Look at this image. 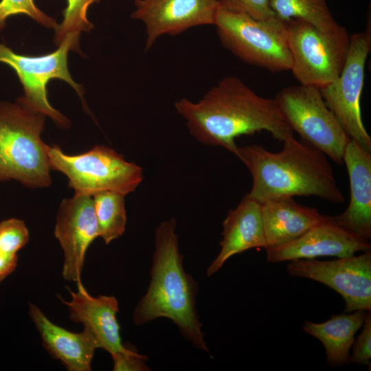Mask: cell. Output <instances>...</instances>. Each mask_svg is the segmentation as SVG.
<instances>
[{"instance_id":"obj_14","label":"cell","mask_w":371,"mask_h":371,"mask_svg":"<svg viewBox=\"0 0 371 371\" xmlns=\"http://www.w3.org/2000/svg\"><path fill=\"white\" fill-rule=\"evenodd\" d=\"M370 249L369 240L341 227L327 215L297 238L265 249L267 261L273 263L320 256L348 257Z\"/></svg>"},{"instance_id":"obj_15","label":"cell","mask_w":371,"mask_h":371,"mask_svg":"<svg viewBox=\"0 0 371 371\" xmlns=\"http://www.w3.org/2000/svg\"><path fill=\"white\" fill-rule=\"evenodd\" d=\"M76 292L69 290L71 300L61 299L68 306L69 319L81 323L97 340L100 348L111 355L117 352H128L131 349L124 346L120 336V326L117 319L118 302L114 296L91 295L81 282Z\"/></svg>"},{"instance_id":"obj_1","label":"cell","mask_w":371,"mask_h":371,"mask_svg":"<svg viewBox=\"0 0 371 371\" xmlns=\"http://www.w3.org/2000/svg\"><path fill=\"white\" fill-rule=\"evenodd\" d=\"M175 108L196 139L236 157L235 139L240 135L266 131L282 142L293 137L275 99L260 96L234 76L222 78L197 102L176 101Z\"/></svg>"},{"instance_id":"obj_2","label":"cell","mask_w":371,"mask_h":371,"mask_svg":"<svg viewBox=\"0 0 371 371\" xmlns=\"http://www.w3.org/2000/svg\"><path fill=\"white\" fill-rule=\"evenodd\" d=\"M283 143L282 149L276 153L259 145L238 146L237 157L252 177V186L246 196L261 203L295 196H315L337 204L344 202L326 155L294 137Z\"/></svg>"},{"instance_id":"obj_26","label":"cell","mask_w":371,"mask_h":371,"mask_svg":"<svg viewBox=\"0 0 371 371\" xmlns=\"http://www.w3.org/2000/svg\"><path fill=\"white\" fill-rule=\"evenodd\" d=\"M220 8L232 12L241 13L256 19L276 16L270 0H218Z\"/></svg>"},{"instance_id":"obj_9","label":"cell","mask_w":371,"mask_h":371,"mask_svg":"<svg viewBox=\"0 0 371 371\" xmlns=\"http://www.w3.org/2000/svg\"><path fill=\"white\" fill-rule=\"evenodd\" d=\"M80 35H67L56 50L41 56L17 54L0 43V63L9 65L16 72L23 87L24 95L17 101L49 116L62 126H68L69 120L50 104L47 86L49 80L58 78L67 82L82 97L83 89L72 79L67 66L69 52L80 51Z\"/></svg>"},{"instance_id":"obj_5","label":"cell","mask_w":371,"mask_h":371,"mask_svg":"<svg viewBox=\"0 0 371 371\" xmlns=\"http://www.w3.org/2000/svg\"><path fill=\"white\" fill-rule=\"evenodd\" d=\"M214 25L222 45L243 62L272 72L291 69L286 22L277 16L260 20L219 8Z\"/></svg>"},{"instance_id":"obj_24","label":"cell","mask_w":371,"mask_h":371,"mask_svg":"<svg viewBox=\"0 0 371 371\" xmlns=\"http://www.w3.org/2000/svg\"><path fill=\"white\" fill-rule=\"evenodd\" d=\"M17 14L27 15L48 28L55 29L57 25L53 18L38 9L34 0H1L0 31L5 27L9 17Z\"/></svg>"},{"instance_id":"obj_22","label":"cell","mask_w":371,"mask_h":371,"mask_svg":"<svg viewBox=\"0 0 371 371\" xmlns=\"http://www.w3.org/2000/svg\"><path fill=\"white\" fill-rule=\"evenodd\" d=\"M270 5L276 15L284 21L302 19L322 32L341 26L333 18L327 0H270Z\"/></svg>"},{"instance_id":"obj_4","label":"cell","mask_w":371,"mask_h":371,"mask_svg":"<svg viewBox=\"0 0 371 371\" xmlns=\"http://www.w3.org/2000/svg\"><path fill=\"white\" fill-rule=\"evenodd\" d=\"M45 115L19 102H0V181L30 188L51 183L46 145L41 138Z\"/></svg>"},{"instance_id":"obj_25","label":"cell","mask_w":371,"mask_h":371,"mask_svg":"<svg viewBox=\"0 0 371 371\" xmlns=\"http://www.w3.org/2000/svg\"><path fill=\"white\" fill-rule=\"evenodd\" d=\"M29 240V232L24 222L10 218L0 222V253L17 256V252Z\"/></svg>"},{"instance_id":"obj_17","label":"cell","mask_w":371,"mask_h":371,"mask_svg":"<svg viewBox=\"0 0 371 371\" xmlns=\"http://www.w3.org/2000/svg\"><path fill=\"white\" fill-rule=\"evenodd\" d=\"M221 250L207 269V276L216 273L232 256L254 248L267 247L262 203L245 196L230 210L223 223Z\"/></svg>"},{"instance_id":"obj_12","label":"cell","mask_w":371,"mask_h":371,"mask_svg":"<svg viewBox=\"0 0 371 371\" xmlns=\"http://www.w3.org/2000/svg\"><path fill=\"white\" fill-rule=\"evenodd\" d=\"M63 251V278L80 282L85 254L99 237L93 197L77 194L60 203L54 231Z\"/></svg>"},{"instance_id":"obj_11","label":"cell","mask_w":371,"mask_h":371,"mask_svg":"<svg viewBox=\"0 0 371 371\" xmlns=\"http://www.w3.org/2000/svg\"><path fill=\"white\" fill-rule=\"evenodd\" d=\"M290 276L322 282L338 292L345 312L371 310V251L333 260L298 259L286 267Z\"/></svg>"},{"instance_id":"obj_29","label":"cell","mask_w":371,"mask_h":371,"mask_svg":"<svg viewBox=\"0 0 371 371\" xmlns=\"http://www.w3.org/2000/svg\"><path fill=\"white\" fill-rule=\"evenodd\" d=\"M18 256H7L0 253V282L16 267Z\"/></svg>"},{"instance_id":"obj_7","label":"cell","mask_w":371,"mask_h":371,"mask_svg":"<svg viewBox=\"0 0 371 371\" xmlns=\"http://www.w3.org/2000/svg\"><path fill=\"white\" fill-rule=\"evenodd\" d=\"M286 22L291 71L301 85L322 88L335 80L344 66L350 35L343 26L322 32L298 18Z\"/></svg>"},{"instance_id":"obj_19","label":"cell","mask_w":371,"mask_h":371,"mask_svg":"<svg viewBox=\"0 0 371 371\" xmlns=\"http://www.w3.org/2000/svg\"><path fill=\"white\" fill-rule=\"evenodd\" d=\"M324 217L316 208L300 205L293 197L265 201L262 203V218L267 248L297 238Z\"/></svg>"},{"instance_id":"obj_28","label":"cell","mask_w":371,"mask_h":371,"mask_svg":"<svg viewBox=\"0 0 371 371\" xmlns=\"http://www.w3.org/2000/svg\"><path fill=\"white\" fill-rule=\"evenodd\" d=\"M114 371H146L147 357L131 350L128 352H117L111 355Z\"/></svg>"},{"instance_id":"obj_13","label":"cell","mask_w":371,"mask_h":371,"mask_svg":"<svg viewBox=\"0 0 371 371\" xmlns=\"http://www.w3.org/2000/svg\"><path fill=\"white\" fill-rule=\"evenodd\" d=\"M131 17L145 25V51L162 35H178L190 27L214 25L218 0H136Z\"/></svg>"},{"instance_id":"obj_10","label":"cell","mask_w":371,"mask_h":371,"mask_svg":"<svg viewBox=\"0 0 371 371\" xmlns=\"http://www.w3.org/2000/svg\"><path fill=\"white\" fill-rule=\"evenodd\" d=\"M371 49L370 23L365 31L350 36L346 60L339 76L319 88L328 109L337 117L346 135L371 153V137L362 121L360 99L365 65Z\"/></svg>"},{"instance_id":"obj_20","label":"cell","mask_w":371,"mask_h":371,"mask_svg":"<svg viewBox=\"0 0 371 371\" xmlns=\"http://www.w3.org/2000/svg\"><path fill=\"white\" fill-rule=\"evenodd\" d=\"M367 313L359 310L335 315L323 323L306 322L302 328L322 343L328 364L331 367L341 366L348 363L355 335L362 327Z\"/></svg>"},{"instance_id":"obj_27","label":"cell","mask_w":371,"mask_h":371,"mask_svg":"<svg viewBox=\"0 0 371 371\" xmlns=\"http://www.w3.org/2000/svg\"><path fill=\"white\" fill-rule=\"evenodd\" d=\"M363 329L352 347L348 363L370 366L371 359V310L368 311Z\"/></svg>"},{"instance_id":"obj_16","label":"cell","mask_w":371,"mask_h":371,"mask_svg":"<svg viewBox=\"0 0 371 371\" xmlns=\"http://www.w3.org/2000/svg\"><path fill=\"white\" fill-rule=\"evenodd\" d=\"M350 182V201L341 214L332 216L341 227L371 238V153L354 140L347 144L343 157Z\"/></svg>"},{"instance_id":"obj_23","label":"cell","mask_w":371,"mask_h":371,"mask_svg":"<svg viewBox=\"0 0 371 371\" xmlns=\"http://www.w3.org/2000/svg\"><path fill=\"white\" fill-rule=\"evenodd\" d=\"M100 0H67V7L63 10V19L57 24L54 42L58 45L69 34H80L89 32L93 24L88 20L87 14L89 7Z\"/></svg>"},{"instance_id":"obj_18","label":"cell","mask_w":371,"mask_h":371,"mask_svg":"<svg viewBox=\"0 0 371 371\" xmlns=\"http://www.w3.org/2000/svg\"><path fill=\"white\" fill-rule=\"evenodd\" d=\"M29 314L37 328L43 347L69 371H90L99 344L87 328L71 332L51 322L36 305L30 303Z\"/></svg>"},{"instance_id":"obj_30","label":"cell","mask_w":371,"mask_h":371,"mask_svg":"<svg viewBox=\"0 0 371 371\" xmlns=\"http://www.w3.org/2000/svg\"><path fill=\"white\" fill-rule=\"evenodd\" d=\"M133 1H135L136 0H133Z\"/></svg>"},{"instance_id":"obj_8","label":"cell","mask_w":371,"mask_h":371,"mask_svg":"<svg viewBox=\"0 0 371 371\" xmlns=\"http://www.w3.org/2000/svg\"><path fill=\"white\" fill-rule=\"evenodd\" d=\"M275 100L293 131L337 164L350 140L326 106L319 88L300 84L281 89Z\"/></svg>"},{"instance_id":"obj_3","label":"cell","mask_w":371,"mask_h":371,"mask_svg":"<svg viewBox=\"0 0 371 371\" xmlns=\"http://www.w3.org/2000/svg\"><path fill=\"white\" fill-rule=\"evenodd\" d=\"M175 231V219L161 223L156 229L150 281L133 311V321L142 325L160 317L171 319L185 339L208 352L196 308L197 284L183 269Z\"/></svg>"},{"instance_id":"obj_21","label":"cell","mask_w":371,"mask_h":371,"mask_svg":"<svg viewBox=\"0 0 371 371\" xmlns=\"http://www.w3.org/2000/svg\"><path fill=\"white\" fill-rule=\"evenodd\" d=\"M125 195L114 191H102L92 195L99 237L105 244L120 237L126 224Z\"/></svg>"},{"instance_id":"obj_6","label":"cell","mask_w":371,"mask_h":371,"mask_svg":"<svg viewBox=\"0 0 371 371\" xmlns=\"http://www.w3.org/2000/svg\"><path fill=\"white\" fill-rule=\"evenodd\" d=\"M51 168L63 173L75 193L93 195L114 191L126 195L143 180V170L114 150L96 146L79 155L64 153L56 146L46 145Z\"/></svg>"}]
</instances>
